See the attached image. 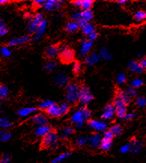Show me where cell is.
<instances>
[{
  "label": "cell",
  "mask_w": 146,
  "mask_h": 163,
  "mask_svg": "<svg viewBox=\"0 0 146 163\" xmlns=\"http://www.w3.org/2000/svg\"><path fill=\"white\" fill-rule=\"evenodd\" d=\"M78 145H79V146H83V145H84L85 144H86L87 142V140L84 137H80L79 139H78Z\"/></svg>",
  "instance_id": "51"
},
{
  "label": "cell",
  "mask_w": 146,
  "mask_h": 163,
  "mask_svg": "<svg viewBox=\"0 0 146 163\" xmlns=\"http://www.w3.org/2000/svg\"><path fill=\"white\" fill-rule=\"evenodd\" d=\"M58 139L57 133L54 130H51L41 140V148L55 149L58 145Z\"/></svg>",
  "instance_id": "3"
},
{
  "label": "cell",
  "mask_w": 146,
  "mask_h": 163,
  "mask_svg": "<svg viewBox=\"0 0 146 163\" xmlns=\"http://www.w3.org/2000/svg\"><path fill=\"white\" fill-rule=\"evenodd\" d=\"M143 85V81L142 79H134L131 82V86L133 88H138Z\"/></svg>",
  "instance_id": "34"
},
{
  "label": "cell",
  "mask_w": 146,
  "mask_h": 163,
  "mask_svg": "<svg viewBox=\"0 0 146 163\" xmlns=\"http://www.w3.org/2000/svg\"><path fill=\"white\" fill-rule=\"evenodd\" d=\"M72 71L74 74L77 75L81 71V64L78 61H75L72 64Z\"/></svg>",
  "instance_id": "36"
},
{
  "label": "cell",
  "mask_w": 146,
  "mask_h": 163,
  "mask_svg": "<svg viewBox=\"0 0 146 163\" xmlns=\"http://www.w3.org/2000/svg\"><path fill=\"white\" fill-rule=\"evenodd\" d=\"M46 27H47V21H46V20H43V21L40 23V25L38 27V29L36 32L35 37H34V40L37 41V40L39 39L41 37V36L43 35L44 32H45Z\"/></svg>",
  "instance_id": "17"
},
{
  "label": "cell",
  "mask_w": 146,
  "mask_h": 163,
  "mask_svg": "<svg viewBox=\"0 0 146 163\" xmlns=\"http://www.w3.org/2000/svg\"><path fill=\"white\" fill-rule=\"evenodd\" d=\"M136 105L139 107H145L146 106V99L143 96H140V97H138L136 100Z\"/></svg>",
  "instance_id": "38"
},
{
  "label": "cell",
  "mask_w": 146,
  "mask_h": 163,
  "mask_svg": "<svg viewBox=\"0 0 146 163\" xmlns=\"http://www.w3.org/2000/svg\"><path fill=\"white\" fill-rule=\"evenodd\" d=\"M109 131H112L114 136H118V135H121V133L123 132V129H122V127L120 125L116 124V125H114V126H112L109 129Z\"/></svg>",
  "instance_id": "26"
},
{
  "label": "cell",
  "mask_w": 146,
  "mask_h": 163,
  "mask_svg": "<svg viewBox=\"0 0 146 163\" xmlns=\"http://www.w3.org/2000/svg\"><path fill=\"white\" fill-rule=\"evenodd\" d=\"M43 15L41 13L36 14L35 16L30 21L28 26V31L30 34L36 33L38 29V27L40 25L42 21H43Z\"/></svg>",
  "instance_id": "6"
},
{
  "label": "cell",
  "mask_w": 146,
  "mask_h": 163,
  "mask_svg": "<svg viewBox=\"0 0 146 163\" xmlns=\"http://www.w3.org/2000/svg\"><path fill=\"white\" fill-rule=\"evenodd\" d=\"M38 110L37 108L36 107H27V108H23L20 109L18 111H17V114L20 116H26L30 115V114L32 113L36 112Z\"/></svg>",
  "instance_id": "19"
},
{
  "label": "cell",
  "mask_w": 146,
  "mask_h": 163,
  "mask_svg": "<svg viewBox=\"0 0 146 163\" xmlns=\"http://www.w3.org/2000/svg\"><path fill=\"white\" fill-rule=\"evenodd\" d=\"M1 53H2V56H5V57H8L11 55V51L6 46H4L1 48Z\"/></svg>",
  "instance_id": "41"
},
{
  "label": "cell",
  "mask_w": 146,
  "mask_h": 163,
  "mask_svg": "<svg viewBox=\"0 0 146 163\" xmlns=\"http://www.w3.org/2000/svg\"><path fill=\"white\" fill-rule=\"evenodd\" d=\"M117 96L120 98L121 99L124 101V103L127 104V105H128L130 102V96H129L128 92L124 91V90H119L118 92V94H117Z\"/></svg>",
  "instance_id": "21"
},
{
  "label": "cell",
  "mask_w": 146,
  "mask_h": 163,
  "mask_svg": "<svg viewBox=\"0 0 146 163\" xmlns=\"http://www.w3.org/2000/svg\"><path fill=\"white\" fill-rule=\"evenodd\" d=\"M10 160H11V156L10 155H6V156H3L1 160V163H9Z\"/></svg>",
  "instance_id": "53"
},
{
  "label": "cell",
  "mask_w": 146,
  "mask_h": 163,
  "mask_svg": "<svg viewBox=\"0 0 146 163\" xmlns=\"http://www.w3.org/2000/svg\"><path fill=\"white\" fill-rule=\"evenodd\" d=\"M91 116V112L87 107H83L73 114L72 121L75 123L78 127H81L84 123V120H88Z\"/></svg>",
  "instance_id": "2"
},
{
  "label": "cell",
  "mask_w": 146,
  "mask_h": 163,
  "mask_svg": "<svg viewBox=\"0 0 146 163\" xmlns=\"http://www.w3.org/2000/svg\"><path fill=\"white\" fill-rule=\"evenodd\" d=\"M56 62L51 60V61H49V62H48L47 63L45 64V68L48 71H54L56 68Z\"/></svg>",
  "instance_id": "33"
},
{
  "label": "cell",
  "mask_w": 146,
  "mask_h": 163,
  "mask_svg": "<svg viewBox=\"0 0 146 163\" xmlns=\"http://www.w3.org/2000/svg\"><path fill=\"white\" fill-rule=\"evenodd\" d=\"M60 109H61V112H62L63 115L66 114L69 111H70V105H68L67 103L66 102H63L61 105H60Z\"/></svg>",
  "instance_id": "37"
},
{
  "label": "cell",
  "mask_w": 146,
  "mask_h": 163,
  "mask_svg": "<svg viewBox=\"0 0 146 163\" xmlns=\"http://www.w3.org/2000/svg\"><path fill=\"white\" fill-rule=\"evenodd\" d=\"M129 150H130V145H124V146L122 147L121 148L120 151H121V153H123L128 152Z\"/></svg>",
  "instance_id": "52"
},
{
  "label": "cell",
  "mask_w": 146,
  "mask_h": 163,
  "mask_svg": "<svg viewBox=\"0 0 146 163\" xmlns=\"http://www.w3.org/2000/svg\"><path fill=\"white\" fill-rule=\"evenodd\" d=\"M32 3H33L34 5H36L38 7H41V6L45 5V4L46 3V1H45V0H35V1H33Z\"/></svg>",
  "instance_id": "46"
},
{
  "label": "cell",
  "mask_w": 146,
  "mask_h": 163,
  "mask_svg": "<svg viewBox=\"0 0 146 163\" xmlns=\"http://www.w3.org/2000/svg\"><path fill=\"white\" fill-rule=\"evenodd\" d=\"M45 113L47 114L48 116H51V117H60V116H63L62 112H61V109H60V106L56 104H54L45 110Z\"/></svg>",
  "instance_id": "9"
},
{
  "label": "cell",
  "mask_w": 146,
  "mask_h": 163,
  "mask_svg": "<svg viewBox=\"0 0 146 163\" xmlns=\"http://www.w3.org/2000/svg\"><path fill=\"white\" fill-rule=\"evenodd\" d=\"M70 153H64L60 154V156H57L56 158H55L54 160H53L51 161V163H59L61 161H63V160H65L66 157H68L69 156H70Z\"/></svg>",
  "instance_id": "32"
},
{
  "label": "cell",
  "mask_w": 146,
  "mask_h": 163,
  "mask_svg": "<svg viewBox=\"0 0 146 163\" xmlns=\"http://www.w3.org/2000/svg\"><path fill=\"white\" fill-rule=\"evenodd\" d=\"M54 104V101H51V100H44L40 103L39 105V108L44 109V110H46L47 108H48L50 106H51L52 105Z\"/></svg>",
  "instance_id": "31"
},
{
  "label": "cell",
  "mask_w": 146,
  "mask_h": 163,
  "mask_svg": "<svg viewBox=\"0 0 146 163\" xmlns=\"http://www.w3.org/2000/svg\"><path fill=\"white\" fill-rule=\"evenodd\" d=\"M54 80L55 83L59 86H63L68 85L69 84V81H70L67 75H66L65 73H63V72H60V73L57 74L56 75V77H55Z\"/></svg>",
  "instance_id": "12"
},
{
  "label": "cell",
  "mask_w": 146,
  "mask_h": 163,
  "mask_svg": "<svg viewBox=\"0 0 146 163\" xmlns=\"http://www.w3.org/2000/svg\"><path fill=\"white\" fill-rule=\"evenodd\" d=\"M81 30H82L83 34L87 36H90V34L94 33V32H96L95 27H94V26L92 24L89 23H87V24L84 26H83L82 28H81Z\"/></svg>",
  "instance_id": "23"
},
{
  "label": "cell",
  "mask_w": 146,
  "mask_h": 163,
  "mask_svg": "<svg viewBox=\"0 0 146 163\" xmlns=\"http://www.w3.org/2000/svg\"><path fill=\"white\" fill-rule=\"evenodd\" d=\"M127 81V77L124 74H120L117 76V81L118 84H124Z\"/></svg>",
  "instance_id": "45"
},
{
  "label": "cell",
  "mask_w": 146,
  "mask_h": 163,
  "mask_svg": "<svg viewBox=\"0 0 146 163\" xmlns=\"http://www.w3.org/2000/svg\"><path fill=\"white\" fill-rule=\"evenodd\" d=\"M0 126L2 128H7L11 126V123L6 118H2L0 120Z\"/></svg>",
  "instance_id": "43"
},
{
  "label": "cell",
  "mask_w": 146,
  "mask_h": 163,
  "mask_svg": "<svg viewBox=\"0 0 146 163\" xmlns=\"http://www.w3.org/2000/svg\"><path fill=\"white\" fill-rule=\"evenodd\" d=\"M75 52L73 51L72 49L70 48V47H62L60 49V55H59V57H60V62H62L63 64H65V65H67V64L72 63V62H74V60H75Z\"/></svg>",
  "instance_id": "4"
},
{
  "label": "cell",
  "mask_w": 146,
  "mask_h": 163,
  "mask_svg": "<svg viewBox=\"0 0 146 163\" xmlns=\"http://www.w3.org/2000/svg\"><path fill=\"white\" fill-rule=\"evenodd\" d=\"M0 22H1V24H0V36H2L6 35L8 32V28L5 25H2V21H0Z\"/></svg>",
  "instance_id": "44"
},
{
  "label": "cell",
  "mask_w": 146,
  "mask_h": 163,
  "mask_svg": "<svg viewBox=\"0 0 146 163\" xmlns=\"http://www.w3.org/2000/svg\"><path fill=\"white\" fill-rule=\"evenodd\" d=\"M94 17V14L92 12L91 10H87V11H82L80 12V19L78 21V24H79V27L82 28L83 26H84L88 22H90L92 19Z\"/></svg>",
  "instance_id": "7"
},
{
  "label": "cell",
  "mask_w": 146,
  "mask_h": 163,
  "mask_svg": "<svg viewBox=\"0 0 146 163\" xmlns=\"http://www.w3.org/2000/svg\"><path fill=\"white\" fill-rule=\"evenodd\" d=\"M114 135H113L112 132L111 131H106L104 133V135H103V138H107V139H110V140H112V138H114Z\"/></svg>",
  "instance_id": "47"
},
{
  "label": "cell",
  "mask_w": 146,
  "mask_h": 163,
  "mask_svg": "<svg viewBox=\"0 0 146 163\" xmlns=\"http://www.w3.org/2000/svg\"><path fill=\"white\" fill-rule=\"evenodd\" d=\"M73 131H73V129L71 127L65 128V129L62 131V137L63 138L67 137V136H69L70 135H71Z\"/></svg>",
  "instance_id": "42"
},
{
  "label": "cell",
  "mask_w": 146,
  "mask_h": 163,
  "mask_svg": "<svg viewBox=\"0 0 146 163\" xmlns=\"http://www.w3.org/2000/svg\"><path fill=\"white\" fill-rule=\"evenodd\" d=\"M135 116V114L134 113H129V114H127L126 116L124 117L126 120H130Z\"/></svg>",
  "instance_id": "54"
},
{
  "label": "cell",
  "mask_w": 146,
  "mask_h": 163,
  "mask_svg": "<svg viewBox=\"0 0 146 163\" xmlns=\"http://www.w3.org/2000/svg\"><path fill=\"white\" fill-rule=\"evenodd\" d=\"M93 5H94V1H92V0H82V4H81V9L82 11L91 10Z\"/></svg>",
  "instance_id": "29"
},
{
  "label": "cell",
  "mask_w": 146,
  "mask_h": 163,
  "mask_svg": "<svg viewBox=\"0 0 146 163\" xmlns=\"http://www.w3.org/2000/svg\"><path fill=\"white\" fill-rule=\"evenodd\" d=\"M87 124L90 128L99 131H105L107 128V125L105 123L102 122V121H98V120H90L88 121Z\"/></svg>",
  "instance_id": "10"
},
{
  "label": "cell",
  "mask_w": 146,
  "mask_h": 163,
  "mask_svg": "<svg viewBox=\"0 0 146 163\" xmlns=\"http://www.w3.org/2000/svg\"><path fill=\"white\" fill-rule=\"evenodd\" d=\"M79 26L78 24V23L75 22V21H72V22H69L66 24V28L65 29L68 32H76L77 30L79 29Z\"/></svg>",
  "instance_id": "25"
},
{
  "label": "cell",
  "mask_w": 146,
  "mask_h": 163,
  "mask_svg": "<svg viewBox=\"0 0 146 163\" xmlns=\"http://www.w3.org/2000/svg\"><path fill=\"white\" fill-rule=\"evenodd\" d=\"M127 92L130 97H133V96H135L136 95V90H135V88L132 87V86L131 87H129Z\"/></svg>",
  "instance_id": "50"
},
{
  "label": "cell",
  "mask_w": 146,
  "mask_h": 163,
  "mask_svg": "<svg viewBox=\"0 0 146 163\" xmlns=\"http://www.w3.org/2000/svg\"><path fill=\"white\" fill-rule=\"evenodd\" d=\"M32 123L39 126L48 125V118L42 114H39L32 118Z\"/></svg>",
  "instance_id": "15"
},
{
  "label": "cell",
  "mask_w": 146,
  "mask_h": 163,
  "mask_svg": "<svg viewBox=\"0 0 146 163\" xmlns=\"http://www.w3.org/2000/svg\"><path fill=\"white\" fill-rule=\"evenodd\" d=\"M60 52V49L59 48L58 46H56V45H50L45 49V54L47 58L53 60V59H55L57 56H59Z\"/></svg>",
  "instance_id": "8"
},
{
  "label": "cell",
  "mask_w": 146,
  "mask_h": 163,
  "mask_svg": "<svg viewBox=\"0 0 146 163\" xmlns=\"http://www.w3.org/2000/svg\"><path fill=\"white\" fill-rule=\"evenodd\" d=\"M98 38V33L96 32H94V33L90 34V36H88V41H95Z\"/></svg>",
  "instance_id": "48"
},
{
  "label": "cell",
  "mask_w": 146,
  "mask_h": 163,
  "mask_svg": "<svg viewBox=\"0 0 146 163\" xmlns=\"http://www.w3.org/2000/svg\"><path fill=\"white\" fill-rule=\"evenodd\" d=\"M115 114V112H112V111H104L103 114H102L101 117L103 119H105V120H110L114 114Z\"/></svg>",
  "instance_id": "40"
},
{
  "label": "cell",
  "mask_w": 146,
  "mask_h": 163,
  "mask_svg": "<svg viewBox=\"0 0 146 163\" xmlns=\"http://www.w3.org/2000/svg\"><path fill=\"white\" fill-rule=\"evenodd\" d=\"M128 68L136 74H142L145 71L143 66H141L140 62L135 60H131L128 63Z\"/></svg>",
  "instance_id": "13"
},
{
  "label": "cell",
  "mask_w": 146,
  "mask_h": 163,
  "mask_svg": "<svg viewBox=\"0 0 146 163\" xmlns=\"http://www.w3.org/2000/svg\"><path fill=\"white\" fill-rule=\"evenodd\" d=\"M62 1H56V0H48L46 1V3L45 4V5L43 6L44 8L46 9L48 11H54L55 9H60L61 8V5Z\"/></svg>",
  "instance_id": "11"
},
{
  "label": "cell",
  "mask_w": 146,
  "mask_h": 163,
  "mask_svg": "<svg viewBox=\"0 0 146 163\" xmlns=\"http://www.w3.org/2000/svg\"><path fill=\"white\" fill-rule=\"evenodd\" d=\"M7 2H8L7 0H1V1H0V4H1V5L6 4V3H7Z\"/></svg>",
  "instance_id": "57"
},
{
  "label": "cell",
  "mask_w": 146,
  "mask_h": 163,
  "mask_svg": "<svg viewBox=\"0 0 146 163\" xmlns=\"http://www.w3.org/2000/svg\"><path fill=\"white\" fill-rule=\"evenodd\" d=\"M0 137H1V140L2 141H8L11 137V135L9 132H7V131H1V134H0Z\"/></svg>",
  "instance_id": "39"
},
{
  "label": "cell",
  "mask_w": 146,
  "mask_h": 163,
  "mask_svg": "<svg viewBox=\"0 0 146 163\" xmlns=\"http://www.w3.org/2000/svg\"><path fill=\"white\" fill-rule=\"evenodd\" d=\"M133 18L135 19L136 21H143L145 20H146V12L145 11H138L137 12H136V14L133 16Z\"/></svg>",
  "instance_id": "28"
},
{
  "label": "cell",
  "mask_w": 146,
  "mask_h": 163,
  "mask_svg": "<svg viewBox=\"0 0 146 163\" xmlns=\"http://www.w3.org/2000/svg\"><path fill=\"white\" fill-rule=\"evenodd\" d=\"M99 138H100V136H99V134H94V135L90 136L89 141L94 147H97L100 145L99 144Z\"/></svg>",
  "instance_id": "27"
},
{
  "label": "cell",
  "mask_w": 146,
  "mask_h": 163,
  "mask_svg": "<svg viewBox=\"0 0 146 163\" xmlns=\"http://www.w3.org/2000/svg\"><path fill=\"white\" fill-rule=\"evenodd\" d=\"M127 104H122L115 107V114L118 118H124L127 115Z\"/></svg>",
  "instance_id": "18"
},
{
  "label": "cell",
  "mask_w": 146,
  "mask_h": 163,
  "mask_svg": "<svg viewBox=\"0 0 146 163\" xmlns=\"http://www.w3.org/2000/svg\"><path fill=\"white\" fill-rule=\"evenodd\" d=\"M100 56L104 60H109V58H111L110 53L108 52L107 49L105 48V47H103L101 49V51H100Z\"/></svg>",
  "instance_id": "35"
},
{
  "label": "cell",
  "mask_w": 146,
  "mask_h": 163,
  "mask_svg": "<svg viewBox=\"0 0 146 163\" xmlns=\"http://www.w3.org/2000/svg\"><path fill=\"white\" fill-rule=\"evenodd\" d=\"M98 60H99V56L97 55L96 54V53H92L90 54V56H88L85 60H84V62L87 65H89V66H93L94 64H95L96 62H98Z\"/></svg>",
  "instance_id": "24"
},
{
  "label": "cell",
  "mask_w": 146,
  "mask_h": 163,
  "mask_svg": "<svg viewBox=\"0 0 146 163\" xmlns=\"http://www.w3.org/2000/svg\"><path fill=\"white\" fill-rule=\"evenodd\" d=\"M139 62H140L141 66H143V69L146 70V57H143V58L141 59Z\"/></svg>",
  "instance_id": "55"
},
{
  "label": "cell",
  "mask_w": 146,
  "mask_h": 163,
  "mask_svg": "<svg viewBox=\"0 0 146 163\" xmlns=\"http://www.w3.org/2000/svg\"><path fill=\"white\" fill-rule=\"evenodd\" d=\"M72 5L74 6V7L81 8V4H82V0H75V1H72Z\"/></svg>",
  "instance_id": "49"
},
{
  "label": "cell",
  "mask_w": 146,
  "mask_h": 163,
  "mask_svg": "<svg viewBox=\"0 0 146 163\" xmlns=\"http://www.w3.org/2000/svg\"><path fill=\"white\" fill-rule=\"evenodd\" d=\"M116 2L118 4H119V5H124V4H125L127 2V1H125V0H120V1H117Z\"/></svg>",
  "instance_id": "56"
},
{
  "label": "cell",
  "mask_w": 146,
  "mask_h": 163,
  "mask_svg": "<svg viewBox=\"0 0 146 163\" xmlns=\"http://www.w3.org/2000/svg\"><path fill=\"white\" fill-rule=\"evenodd\" d=\"M9 96V91L7 86L5 85H1L0 86V98L2 99H6Z\"/></svg>",
  "instance_id": "30"
},
{
  "label": "cell",
  "mask_w": 146,
  "mask_h": 163,
  "mask_svg": "<svg viewBox=\"0 0 146 163\" xmlns=\"http://www.w3.org/2000/svg\"><path fill=\"white\" fill-rule=\"evenodd\" d=\"M93 41H84L83 42L82 45H81V54L82 56H85L88 53V52L90 51V49L92 48L93 46Z\"/></svg>",
  "instance_id": "20"
},
{
  "label": "cell",
  "mask_w": 146,
  "mask_h": 163,
  "mask_svg": "<svg viewBox=\"0 0 146 163\" xmlns=\"http://www.w3.org/2000/svg\"><path fill=\"white\" fill-rule=\"evenodd\" d=\"M30 38H31L30 36H22V37L20 38H12V39L10 40V41L8 42V45L10 46V47H12V46H15V45H23V44L25 43H27L30 40Z\"/></svg>",
  "instance_id": "14"
},
{
  "label": "cell",
  "mask_w": 146,
  "mask_h": 163,
  "mask_svg": "<svg viewBox=\"0 0 146 163\" xmlns=\"http://www.w3.org/2000/svg\"><path fill=\"white\" fill-rule=\"evenodd\" d=\"M94 99V96L92 95L89 87L83 86L80 89V96H79V102L83 105V107H86L92 100Z\"/></svg>",
  "instance_id": "5"
},
{
  "label": "cell",
  "mask_w": 146,
  "mask_h": 163,
  "mask_svg": "<svg viewBox=\"0 0 146 163\" xmlns=\"http://www.w3.org/2000/svg\"><path fill=\"white\" fill-rule=\"evenodd\" d=\"M51 130H52V129L48 125L39 126L35 131V134H36V136H39V137H45V135L48 134Z\"/></svg>",
  "instance_id": "16"
},
{
  "label": "cell",
  "mask_w": 146,
  "mask_h": 163,
  "mask_svg": "<svg viewBox=\"0 0 146 163\" xmlns=\"http://www.w3.org/2000/svg\"><path fill=\"white\" fill-rule=\"evenodd\" d=\"M112 140H110V139H107L103 138V139L100 141V148L102 149L104 151H107L111 148V146H112Z\"/></svg>",
  "instance_id": "22"
},
{
  "label": "cell",
  "mask_w": 146,
  "mask_h": 163,
  "mask_svg": "<svg viewBox=\"0 0 146 163\" xmlns=\"http://www.w3.org/2000/svg\"><path fill=\"white\" fill-rule=\"evenodd\" d=\"M80 89L81 87L75 83H70L66 86V99L67 102L74 105L79 101Z\"/></svg>",
  "instance_id": "1"
}]
</instances>
